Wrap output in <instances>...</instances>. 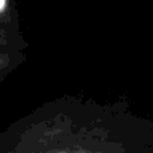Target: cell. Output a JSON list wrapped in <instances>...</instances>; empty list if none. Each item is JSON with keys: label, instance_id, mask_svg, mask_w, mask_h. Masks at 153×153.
<instances>
[{"label": "cell", "instance_id": "6da1fadb", "mask_svg": "<svg viewBox=\"0 0 153 153\" xmlns=\"http://www.w3.org/2000/svg\"><path fill=\"white\" fill-rule=\"evenodd\" d=\"M0 153H153V121L126 101L62 95L3 129Z\"/></svg>", "mask_w": 153, "mask_h": 153}, {"label": "cell", "instance_id": "7a4b0ae2", "mask_svg": "<svg viewBox=\"0 0 153 153\" xmlns=\"http://www.w3.org/2000/svg\"><path fill=\"white\" fill-rule=\"evenodd\" d=\"M22 62V56L18 53H0V82L5 78L19 63Z\"/></svg>", "mask_w": 153, "mask_h": 153}, {"label": "cell", "instance_id": "3957f363", "mask_svg": "<svg viewBox=\"0 0 153 153\" xmlns=\"http://www.w3.org/2000/svg\"><path fill=\"white\" fill-rule=\"evenodd\" d=\"M5 7V0H0V11H3Z\"/></svg>", "mask_w": 153, "mask_h": 153}]
</instances>
